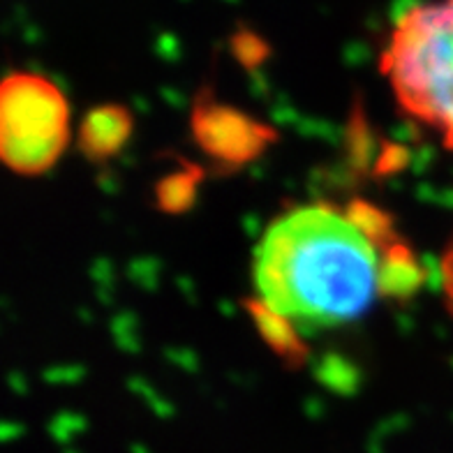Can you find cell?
Here are the masks:
<instances>
[{"label":"cell","mask_w":453,"mask_h":453,"mask_svg":"<svg viewBox=\"0 0 453 453\" xmlns=\"http://www.w3.org/2000/svg\"><path fill=\"white\" fill-rule=\"evenodd\" d=\"M259 298L292 322H352L380 294V248L347 213L301 206L266 229L255 262Z\"/></svg>","instance_id":"1"},{"label":"cell","mask_w":453,"mask_h":453,"mask_svg":"<svg viewBox=\"0 0 453 453\" xmlns=\"http://www.w3.org/2000/svg\"><path fill=\"white\" fill-rule=\"evenodd\" d=\"M382 72L400 107L453 149V0L400 14L382 54Z\"/></svg>","instance_id":"2"},{"label":"cell","mask_w":453,"mask_h":453,"mask_svg":"<svg viewBox=\"0 0 453 453\" xmlns=\"http://www.w3.org/2000/svg\"><path fill=\"white\" fill-rule=\"evenodd\" d=\"M70 139V107L47 77L14 72L0 88V153L26 176L47 172Z\"/></svg>","instance_id":"3"},{"label":"cell","mask_w":453,"mask_h":453,"mask_svg":"<svg viewBox=\"0 0 453 453\" xmlns=\"http://www.w3.org/2000/svg\"><path fill=\"white\" fill-rule=\"evenodd\" d=\"M192 137L215 162L239 167L262 156L278 134L241 109L215 102L209 90H203L192 107Z\"/></svg>","instance_id":"4"},{"label":"cell","mask_w":453,"mask_h":453,"mask_svg":"<svg viewBox=\"0 0 453 453\" xmlns=\"http://www.w3.org/2000/svg\"><path fill=\"white\" fill-rule=\"evenodd\" d=\"M132 132V116L120 104L90 109L79 126V149L88 160L104 162L119 153Z\"/></svg>","instance_id":"5"},{"label":"cell","mask_w":453,"mask_h":453,"mask_svg":"<svg viewBox=\"0 0 453 453\" xmlns=\"http://www.w3.org/2000/svg\"><path fill=\"white\" fill-rule=\"evenodd\" d=\"M245 311L255 322L257 331L262 340L273 349L282 361L289 365H301L308 357V347L303 345L301 334L296 331L294 322L289 317L280 315L273 311L269 303H264L262 298H248L245 301Z\"/></svg>","instance_id":"6"},{"label":"cell","mask_w":453,"mask_h":453,"mask_svg":"<svg viewBox=\"0 0 453 453\" xmlns=\"http://www.w3.org/2000/svg\"><path fill=\"white\" fill-rule=\"evenodd\" d=\"M380 259V294L394 298H407L424 282V269L405 243L394 241L384 248Z\"/></svg>","instance_id":"7"},{"label":"cell","mask_w":453,"mask_h":453,"mask_svg":"<svg viewBox=\"0 0 453 453\" xmlns=\"http://www.w3.org/2000/svg\"><path fill=\"white\" fill-rule=\"evenodd\" d=\"M202 173L195 169H183V172L169 173L167 179H162L156 188L157 206L167 213H183L190 209L197 195V183Z\"/></svg>","instance_id":"8"},{"label":"cell","mask_w":453,"mask_h":453,"mask_svg":"<svg viewBox=\"0 0 453 453\" xmlns=\"http://www.w3.org/2000/svg\"><path fill=\"white\" fill-rule=\"evenodd\" d=\"M347 218L357 225V229L364 234L365 239H370L372 243L384 250L387 245H391L395 241L394 226L384 211H380L372 203L365 202H352L349 209H347Z\"/></svg>","instance_id":"9"},{"label":"cell","mask_w":453,"mask_h":453,"mask_svg":"<svg viewBox=\"0 0 453 453\" xmlns=\"http://www.w3.org/2000/svg\"><path fill=\"white\" fill-rule=\"evenodd\" d=\"M229 49H232L234 58L248 70L262 65L271 54V47L266 44V40L262 35H257L255 30L248 28H241L234 33L232 40H229Z\"/></svg>","instance_id":"10"},{"label":"cell","mask_w":453,"mask_h":453,"mask_svg":"<svg viewBox=\"0 0 453 453\" xmlns=\"http://www.w3.org/2000/svg\"><path fill=\"white\" fill-rule=\"evenodd\" d=\"M441 287H444L447 308L453 312V241L441 257Z\"/></svg>","instance_id":"11"}]
</instances>
